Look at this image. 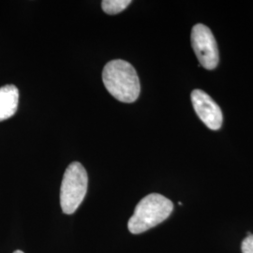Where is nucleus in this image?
<instances>
[{
	"label": "nucleus",
	"instance_id": "nucleus-7",
	"mask_svg": "<svg viewBox=\"0 0 253 253\" xmlns=\"http://www.w3.org/2000/svg\"><path fill=\"white\" fill-rule=\"evenodd\" d=\"M131 3L130 0H103L101 2V7L107 14H118Z\"/></svg>",
	"mask_w": 253,
	"mask_h": 253
},
{
	"label": "nucleus",
	"instance_id": "nucleus-1",
	"mask_svg": "<svg viewBox=\"0 0 253 253\" xmlns=\"http://www.w3.org/2000/svg\"><path fill=\"white\" fill-rule=\"evenodd\" d=\"M102 81L109 93L121 102H134L140 95L141 86L135 69L125 60L116 59L106 64Z\"/></svg>",
	"mask_w": 253,
	"mask_h": 253
},
{
	"label": "nucleus",
	"instance_id": "nucleus-5",
	"mask_svg": "<svg viewBox=\"0 0 253 253\" xmlns=\"http://www.w3.org/2000/svg\"><path fill=\"white\" fill-rule=\"evenodd\" d=\"M191 101L200 119L212 130H217L222 125V112L212 98L201 89L191 93Z\"/></svg>",
	"mask_w": 253,
	"mask_h": 253
},
{
	"label": "nucleus",
	"instance_id": "nucleus-2",
	"mask_svg": "<svg viewBox=\"0 0 253 253\" xmlns=\"http://www.w3.org/2000/svg\"><path fill=\"white\" fill-rule=\"evenodd\" d=\"M172 202L159 193H151L141 200L129 218L127 228L131 234L138 235L159 225L171 215Z\"/></svg>",
	"mask_w": 253,
	"mask_h": 253
},
{
	"label": "nucleus",
	"instance_id": "nucleus-8",
	"mask_svg": "<svg viewBox=\"0 0 253 253\" xmlns=\"http://www.w3.org/2000/svg\"><path fill=\"white\" fill-rule=\"evenodd\" d=\"M241 250L243 253H253V235H248L241 246Z\"/></svg>",
	"mask_w": 253,
	"mask_h": 253
},
{
	"label": "nucleus",
	"instance_id": "nucleus-3",
	"mask_svg": "<svg viewBox=\"0 0 253 253\" xmlns=\"http://www.w3.org/2000/svg\"><path fill=\"white\" fill-rule=\"evenodd\" d=\"M87 172L81 163H71L64 173L60 189V206L65 214H73L87 191Z\"/></svg>",
	"mask_w": 253,
	"mask_h": 253
},
{
	"label": "nucleus",
	"instance_id": "nucleus-4",
	"mask_svg": "<svg viewBox=\"0 0 253 253\" xmlns=\"http://www.w3.org/2000/svg\"><path fill=\"white\" fill-rule=\"evenodd\" d=\"M191 45L196 54L200 66L212 71L218 64L217 42L207 26L198 24L191 30Z\"/></svg>",
	"mask_w": 253,
	"mask_h": 253
},
{
	"label": "nucleus",
	"instance_id": "nucleus-6",
	"mask_svg": "<svg viewBox=\"0 0 253 253\" xmlns=\"http://www.w3.org/2000/svg\"><path fill=\"white\" fill-rule=\"evenodd\" d=\"M19 90L13 84L0 87V121L14 116L18 108Z\"/></svg>",
	"mask_w": 253,
	"mask_h": 253
},
{
	"label": "nucleus",
	"instance_id": "nucleus-9",
	"mask_svg": "<svg viewBox=\"0 0 253 253\" xmlns=\"http://www.w3.org/2000/svg\"><path fill=\"white\" fill-rule=\"evenodd\" d=\"M13 253H24L23 252H21V251H16V252H14Z\"/></svg>",
	"mask_w": 253,
	"mask_h": 253
}]
</instances>
